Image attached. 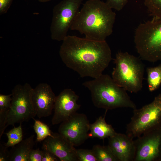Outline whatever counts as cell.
<instances>
[{
	"label": "cell",
	"instance_id": "24",
	"mask_svg": "<svg viewBox=\"0 0 161 161\" xmlns=\"http://www.w3.org/2000/svg\"><path fill=\"white\" fill-rule=\"evenodd\" d=\"M128 1V0H106V3L112 9L120 11L123 8Z\"/></svg>",
	"mask_w": 161,
	"mask_h": 161
},
{
	"label": "cell",
	"instance_id": "14",
	"mask_svg": "<svg viewBox=\"0 0 161 161\" xmlns=\"http://www.w3.org/2000/svg\"><path fill=\"white\" fill-rule=\"evenodd\" d=\"M118 161H134L136 152L134 140L126 134L116 133L108 138V145Z\"/></svg>",
	"mask_w": 161,
	"mask_h": 161
},
{
	"label": "cell",
	"instance_id": "15",
	"mask_svg": "<svg viewBox=\"0 0 161 161\" xmlns=\"http://www.w3.org/2000/svg\"><path fill=\"white\" fill-rule=\"evenodd\" d=\"M35 136H31L12 148L10 151L9 161H29V155L35 144Z\"/></svg>",
	"mask_w": 161,
	"mask_h": 161
},
{
	"label": "cell",
	"instance_id": "25",
	"mask_svg": "<svg viewBox=\"0 0 161 161\" xmlns=\"http://www.w3.org/2000/svg\"><path fill=\"white\" fill-rule=\"evenodd\" d=\"M9 110H0V139L6 129Z\"/></svg>",
	"mask_w": 161,
	"mask_h": 161
},
{
	"label": "cell",
	"instance_id": "6",
	"mask_svg": "<svg viewBox=\"0 0 161 161\" xmlns=\"http://www.w3.org/2000/svg\"><path fill=\"white\" fill-rule=\"evenodd\" d=\"M161 127V94L150 103L133 110L126 126V134L132 139L153 129Z\"/></svg>",
	"mask_w": 161,
	"mask_h": 161
},
{
	"label": "cell",
	"instance_id": "27",
	"mask_svg": "<svg viewBox=\"0 0 161 161\" xmlns=\"http://www.w3.org/2000/svg\"><path fill=\"white\" fill-rule=\"evenodd\" d=\"M5 145L0 143V161H8L9 160L10 151Z\"/></svg>",
	"mask_w": 161,
	"mask_h": 161
},
{
	"label": "cell",
	"instance_id": "8",
	"mask_svg": "<svg viewBox=\"0 0 161 161\" xmlns=\"http://www.w3.org/2000/svg\"><path fill=\"white\" fill-rule=\"evenodd\" d=\"M83 0H63L54 7L50 27L52 40L63 41L67 35Z\"/></svg>",
	"mask_w": 161,
	"mask_h": 161
},
{
	"label": "cell",
	"instance_id": "12",
	"mask_svg": "<svg viewBox=\"0 0 161 161\" xmlns=\"http://www.w3.org/2000/svg\"><path fill=\"white\" fill-rule=\"evenodd\" d=\"M56 98L51 86L46 83H40L33 88L32 101L36 115L39 118L51 114Z\"/></svg>",
	"mask_w": 161,
	"mask_h": 161
},
{
	"label": "cell",
	"instance_id": "9",
	"mask_svg": "<svg viewBox=\"0 0 161 161\" xmlns=\"http://www.w3.org/2000/svg\"><path fill=\"white\" fill-rule=\"evenodd\" d=\"M134 142V161H161V127L143 133Z\"/></svg>",
	"mask_w": 161,
	"mask_h": 161
},
{
	"label": "cell",
	"instance_id": "22",
	"mask_svg": "<svg viewBox=\"0 0 161 161\" xmlns=\"http://www.w3.org/2000/svg\"><path fill=\"white\" fill-rule=\"evenodd\" d=\"M76 153L78 161H97L92 149H76Z\"/></svg>",
	"mask_w": 161,
	"mask_h": 161
},
{
	"label": "cell",
	"instance_id": "13",
	"mask_svg": "<svg viewBox=\"0 0 161 161\" xmlns=\"http://www.w3.org/2000/svg\"><path fill=\"white\" fill-rule=\"evenodd\" d=\"M43 143L42 148L49 150L61 161H78L76 149L72 144L60 134L52 132Z\"/></svg>",
	"mask_w": 161,
	"mask_h": 161
},
{
	"label": "cell",
	"instance_id": "18",
	"mask_svg": "<svg viewBox=\"0 0 161 161\" xmlns=\"http://www.w3.org/2000/svg\"><path fill=\"white\" fill-rule=\"evenodd\" d=\"M92 150L97 161H118L108 145H95Z\"/></svg>",
	"mask_w": 161,
	"mask_h": 161
},
{
	"label": "cell",
	"instance_id": "26",
	"mask_svg": "<svg viewBox=\"0 0 161 161\" xmlns=\"http://www.w3.org/2000/svg\"><path fill=\"white\" fill-rule=\"evenodd\" d=\"M43 152L39 148L32 149L29 155V161H42Z\"/></svg>",
	"mask_w": 161,
	"mask_h": 161
},
{
	"label": "cell",
	"instance_id": "5",
	"mask_svg": "<svg viewBox=\"0 0 161 161\" xmlns=\"http://www.w3.org/2000/svg\"><path fill=\"white\" fill-rule=\"evenodd\" d=\"M134 43L143 60L154 62L161 61V18L140 24L136 28Z\"/></svg>",
	"mask_w": 161,
	"mask_h": 161
},
{
	"label": "cell",
	"instance_id": "30",
	"mask_svg": "<svg viewBox=\"0 0 161 161\" xmlns=\"http://www.w3.org/2000/svg\"><path fill=\"white\" fill-rule=\"evenodd\" d=\"M40 2H46L50 1L51 0H38Z\"/></svg>",
	"mask_w": 161,
	"mask_h": 161
},
{
	"label": "cell",
	"instance_id": "3",
	"mask_svg": "<svg viewBox=\"0 0 161 161\" xmlns=\"http://www.w3.org/2000/svg\"><path fill=\"white\" fill-rule=\"evenodd\" d=\"M83 85L90 92L93 103L98 108L107 110L123 107L133 110L137 108L126 91L108 75L102 74L93 80L85 82Z\"/></svg>",
	"mask_w": 161,
	"mask_h": 161
},
{
	"label": "cell",
	"instance_id": "11",
	"mask_svg": "<svg viewBox=\"0 0 161 161\" xmlns=\"http://www.w3.org/2000/svg\"><path fill=\"white\" fill-rule=\"evenodd\" d=\"M78 98V96L70 89H64L56 96L52 124L61 123L76 113L80 107L77 103Z\"/></svg>",
	"mask_w": 161,
	"mask_h": 161
},
{
	"label": "cell",
	"instance_id": "20",
	"mask_svg": "<svg viewBox=\"0 0 161 161\" xmlns=\"http://www.w3.org/2000/svg\"><path fill=\"white\" fill-rule=\"evenodd\" d=\"M34 121L33 127L37 135L36 141L40 142L44 140L49 136H52V132L46 124L40 120L32 118Z\"/></svg>",
	"mask_w": 161,
	"mask_h": 161
},
{
	"label": "cell",
	"instance_id": "7",
	"mask_svg": "<svg viewBox=\"0 0 161 161\" xmlns=\"http://www.w3.org/2000/svg\"><path fill=\"white\" fill-rule=\"evenodd\" d=\"M33 88L26 83L17 84L12 90L11 106L8 113L6 129L9 125L28 121L36 115L33 107L32 93Z\"/></svg>",
	"mask_w": 161,
	"mask_h": 161
},
{
	"label": "cell",
	"instance_id": "23",
	"mask_svg": "<svg viewBox=\"0 0 161 161\" xmlns=\"http://www.w3.org/2000/svg\"><path fill=\"white\" fill-rule=\"evenodd\" d=\"M12 94H0V110H10L11 106Z\"/></svg>",
	"mask_w": 161,
	"mask_h": 161
},
{
	"label": "cell",
	"instance_id": "19",
	"mask_svg": "<svg viewBox=\"0 0 161 161\" xmlns=\"http://www.w3.org/2000/svg\"><path fill=\"white\" fill-rule=\"evenodd\" d=\"M21 124L20 123L18 127H14L9 131L5 133L8 138V140L5 145L7 148L13 147L23 140V134Z\"/></svg>",
	"mask_w": 161,
	"mask_h": 161
},
{
	"label": "cell",
	"instance_id": "2",
	"mask_svg": "<svg viewBox=\"0 0 161 161\" xmlns=\"http://www.w3.org/2000/svg\"><path fill=\"white\" fill-rule=\"evenodd\" d=\"M116 14L106 3L100 0H88L77 15L70 28L98 41H106L113 32Z\"/></svg>",
	"mask_w": 161,
	"mask_h": 161
},
{
	"label": "cell",
	"instance_id": "10",
	"mask_svg": "<svg viewBox=\"0 0 161 161\" xmlns=\"http://www.w3.org/2000/svg\"><path fill=\"white\" fill-rule=\"evenodd\" d=\"M90 125L86 114L76 112L61 123L58 133L74 146H78L84 143L89 137Z\"/></svg>",
	"mask_w": 161,
	"mask_h": 161
},
{
	"label": "cell",
	"instance_id": "16",
	"mask_svg": "<svg viewBox=\"0 0 161 161\" xmlns=\"http://www.w3.org/2000/svg\"><path fill=\"white\" fill-rule=\"evenodd\" d=\"M107 111L106 110L103 116L99 117L94 123L90 124L89 137L103 140L112 136L116 133L112 126L107 123L105 121Z\"/></svg>",
	"mask_w": 161,
	"mask_h": 161
},
{
	"label": "cell",
	"instance_id": "29",
	"mask_svg": "<svg viewBox=\"0 0 161 161\" xmlns=\"http://www.w3.org/2000/svg\"><path fill=\"white\" fill-rule=\"evenodd\" d=\"M43 154L42 161H57L58 157L50 151L45 149H42Z\"/></svg>",
	"mask_w": 161,
	"mask_h": 161
},
{
	"label": "cell",
	"instance_id": "28",
	"mask_svg": "<svg viewBox=\"0 0 161 161\" xmlns=\"http://www.w3.org/2000/svg\"><path fill=\"white\" fill-rule=\"evenodd\" d=\"M13 0H0V14L7 13Z\"/></svg>",
	"mask_w": 161,
	"mask_h": 161
},
{
	"label": "cell",
	"instance_id": "1",
	"mask_svg": "<svg viewBox=\"0 0 161 161\" xmlns=\"http://www.w3.org/2000/svg\"><path fill=\"white\" fill-rule=\"evenodd\" d=\"M59 54L66 66L81 78L98 77L112 59L111 51L106 41H98L76 36L65 37Z\"/></svg>",
	"mask_w": 161,
	"mask_h": 161
},
{
	"label": "cell",
	"instance_id": "21",
	"mask_svg": "<svg viewBox=\"0 0 161 161\" xmlns=\"http://www.w3.org/2000/svg\"><path fill=\"white\" fill-rule=\"evenodd\" d=\"M144 4L154 18H161V0H145Z\"/></svg>",
	"mask_w": 161,
	"mask_h": 161
},
{
	"label": "cell",
	"instance_id": "4",
	"mask_svg": "<svg viewBox=\"0 0 161 161\" xmlns=\"http://www.w3.org/2000/svg\"><path fill=\"white\" fill-rule=\"evenodd\" d=\"M112 78L126 91L136 93L143 87L144 65L138 58L127 52H118L114 59Z\"/></svg>",
	"mask_w": 161,
	"mask_h": 161
},
{
	"label": "cell",
	"instance_id": "17",
	"mask_svg": "<svg viewBox=\"0 0 161 161\" xmlns=\"http://www.w3.org/2000/svg\"><path fill=\"white\" fill-rule=\"evenodd\" d=\"M148 89L152 92L157 89L161 84V64L147 68Z\"/></svg>",
	"mask_w": 161,
	"mask_h": 161
}]
</instances>
